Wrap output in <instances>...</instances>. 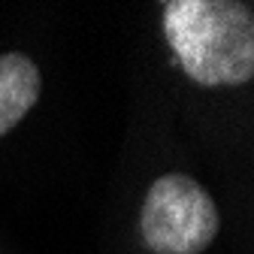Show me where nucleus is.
<instances>
[{"mask_svg":"<svg viewBox=\"0 0 254 254\" xmlns=\"http://www.w3.org/2000/svg\"><path fill=\"white\" fill-rule=\"evenodd\" d=\"M164 37L197 85H242L254 73V15L236 0H170Z\"/></svg>","mask_w":254,"mask_h":254,"instance_id":"obj_1","label":"nucleus"},{"mask_svg":"<svg viewBox=\"0 0 254 254\" xmlns=\"http://www.w3.org/2000/svg\"><path fill=\"white\" fill-rule=\"evenodd\" d=\"M139 230L154 254H200L218 233V209L200 182L170 173L148 188Z\"/></svg>","mask_w":254,"mask_h":254,"instance_id":"obj_2","label":"nucleus"},{"mask_svg":"<svg viewBox=\"0 0 254 254\" xmlns=\"http://www.w3.org/2000/svg\"><path fill=\"white\" fill-rule=\"evenodd\" d=\"M40 85V70L27 55H0V136L9 133L37 103Z\"/></svg>","mask_w":254,"mask_h":254,"instance_id":"obj_3","label":"nucleus"}]
</instances>
